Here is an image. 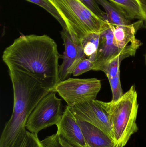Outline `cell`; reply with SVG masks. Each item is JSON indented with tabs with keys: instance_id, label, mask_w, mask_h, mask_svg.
<instances>
[{
	"instance_id": "6da1fadb",
	"label": "cell",
	"mask_w": 146,
	"mask_h": 147,
	"mask_svg": "<svg viewBox=\"0 0 146 147\" xmlns=\"http://www.w3.org/2000/svg\"><path fill=\"white\" fill-rule=\"evenodd\" d=\"M58 52L55 41L48 35H22L6 48L2 60L9 70L25 72L52 91L59 82Z\"/></svg>"
},
{
	"instance_id": "7a4b0ae2",
	"label": "cell",
	"mask_w": 146,
	"mask_h": 147,
	"mask_svg": "<svg viewBox=\"0 0 146 147\" xmlns=\"http://www.w3.org/2000/svg\"><path fill=\"white\" fill-rule=\"evenodd\" d=\"M9 73L13 85V107L3 133L10 140L19 141L26 136L27 123L33 111L51 91L27 74L14 70H9Z\"/></svg>"
},
{
	"instance_id": "3957f363",
	"label": "cell",
	"mask_w": 146,
	"mask_h": 147,
	"mask_svg": "<svg viewBox=\"0 0 146 147\" xmlns=\"http://www.w3.org/2000/svg\"><path fill=\"white\" fill-rule=\"evenodd\" d=\"M99 102L109 117L116 146H125L139 130L136 118L139 105L135 86H132L117 101Z\"/></svg>"
},
{
	"instance_id": "277c9868",
	"label": "cell",
	"mask_w": 146,
	"mask_h": 147,
	"mask_svg": "<svg viewBox=\"0 0 146 147\" xmlns=\"http://www.w3.org/2000/svg\"><path fill=\"white\" fill-rule=\"evenodd\" d=\"M63 19L74 43L81 45L91 33H100L107 22L100 19L79 0H51Z\"/></svg>"
},
{
	"instance_id": "5b68a950",
	"label": "cell",
	"mask_w": 146,
	"mask_h": 147,
	"mask_svg": "<svg viewBox=\"0 0 146 147\" xmlns=\"http://www.w3.org/2000/svg\"><path fill=\"white\" fill-rule=\"evenodd\" d=\"M56 92H50L37 105L27 120L26 128L38 134L41 130L56 125L62 117V101L57 97Z\"/></svg>"
},
{
	"instance_id": "8992f818",
	"label": "cell",
	"mask_w": 146,
	"mask_h": 147,
	"mask_svg": "<svg viewBox=\"0 0 146 147\" xmlns=\"http://www.w3.org/2000/svg\"><path fill=\"white\" fill-rule=\"evenodd\" d=\"M101 86V80L96 78H69L59 82L52 90L58 93L67 105L71 106L96 99Z\"/></svg>"
},
{
	"instance_id": "52a82bcc",
	"label": "cell",
	"mask_w": 146,
	"mask_h": 147,
	"mask_svg": "<svg viewBox=\"0 0 146 147\" xmlns=\"http://www.w3.org/2000/svg\"><path fill=\"white\" fill-rule=\"evenodd\" d=\"M67 106L77 120L94 125L114 139L112 125L109 115L99 100L95 99Z\"/></svg>"
},
{
	"instance_id": "ba28073f",
	"label": "cell",
	"mask_w": 146,
	"mask_h": 147,
	"mask_svg": "<svg viewBox=\"0 0 146 147\" xmlns=\"http://www.w3.org/2000/svg\"><path fill=\"white\" fill-rule=\"evenodd\" d=\"M143 24V20H139L129 25H111L115 44L128 57L134 56L142 45L135 35Z\"/></svg>"
},
{
	"instance_id": "9c48e42d",
	"label": "cell",
	"mask_w": 146,
	"mask_h": 147,
	"mask_svg": "<svg viewBox=\"0 0 146 147\" xmlns=\"http://www.w3.org/2000/svg\"><path fill=\"white\" fill-rule=\"evenodd\" d=\"M61 35L64 44V51L62 63L59 66V82L68 78L79 63L86 58L83 47L74 43L67 29H63Z\"/></svg>"
},
{
	"instance_id": "30bf717a",
	"label": "cell",
	"mask_w": 146,
	"mask_h": 147,
	"mask_svg": "<svg viewBox=\"0 0 146 147\" xmlns=\"http://www.w3.org/2000/svg\"><path fill=\"white\" fill-rule=\"evenodd\" d=\"M128 57L116 45L111 24L106 22L100 33L99 44L93 70L100 71L105 64L117 57Z\"/></svg>"
},
{
	"instance_id": "8fae6325",
	"label": "cell",
	"mask_w": 146,
	"mask_h": 147,
	"mask_svg": "<svg viewBox=\"0 0 146 147\" xmlns=\"http://www.w3.org/2000/svg\"><path fill=\"white\" fill-rule=\"evenodd\" d=\"M56 126L57 133L69 144L75 147H88L81 128L67 105Z\"/></svg>"
},
{
	"instance_id": "7c38bea8",
	"label": "cell",
	"mask_w": 146,
	"mask_h": 147,
	"mask_svg": "<svg viewBox=\"0 0 146 147\" xmlns=\"http://www.w3.org/2000/svg\"><path fill=\"white\" fill-rule=\"evenodd\" d=\"M77 121L88 147H117L114 139L99 128L87 122Z\"/></svg>"
},
{
	"instance_id": "4fadbf2b",
	"label": "cell",
	"mask_w": 146,
	"mask_h": 147,
	"mask_svg": "<svg viewBox=\"0 0 146 147\" xmlns=\"http://www.w3.org/2000/svg\"><path fill=\"white\" fill-rule=\"evenodd\" d=\"M103 7L107 17V22L113 25H127L133 19L121 8L109 0H96Z\"/></svg>"
},
{
	"instance_id": "5bb4252c",
	"label": "cell",
	"mask_w": 146,
	"mask_h": 147,
	"mask_svg": "<svg viewBox=\"0 0 146 147\" xmlns=\"http://www.w3.org/2000/svg\"><path fill=\"white\" fill-rule=\"evenodd\" d=\"M125 10L133 20L137 19L143 21L145 14L139 0H109Z\"/></svg>"
},
{
	"instance_id": "9a60e30c",
	"label": "cell",
	"mask_w": 146,
	"mask_h": 147,
	"mask_svg": "<svg viewBox=\"0 0 146 147\" xmlns=\"http://www.w3.org/2000/svg\"><path fill=\"white\" fill-rule=\"evenodd\" d=\"M100 33H91L86 35L81 42L86 58L94 63L99 44Z\"/></svg>"
},
{
	"instance_id": "2e32d148",
	"label": "cell",
	"mask_w": 146,
	"mask_h": 147,
	"mask_svg": "<svg viewBox=\"0 0 146 147\" xmlns=\"http://www.w3.org/2000/svg\"><path fill=\"white\" fill-rule=\"evenodd\" d=\"M32 3L38 5L43 8L52 16L58 22L63 28V29H67V26L59 12L55 7L49 0H26Z\"/></svg>"
},
{
	"instance_id": "e0dca14e",
	"label": "cell",
	"mask_w": 146,
	"mask_h": 147,
	"mask_svg": "<svg viewBox=\"0 0 146 147\" xmlns=\"http://www.w3.org/2000/svg\"><path fill=\"white\" fill-rule=\"evenodd\" d=\"M124 59L123 57L121 56L117 57L105 64L101 68L100 71L104 72L108 78H114L120 71V64L121 62Z\"/></svg>"
},
{
	"instance_id": "ac0fdd59",
	"label": "cell",
	"mask_w": 146,
	"mask_h": 147,
	"mask_svg": "<svg viewBox=\"0 0 146 147\" xmlns=\"http://www.w3.org/2000/svg\"><path fill=\"white\" fill-rule=\"evenodd\" d=\"M41 142L43 147H75L69 144L57 133Z\"/></svg>"
},
{
	"instance_id": "d6986e66",
	"label": "cell",
	"mask_w": 146,
	"mask_h": 147,
	"mask_svg": "<svg viewBox=\"0 0 146 147\" xmlns=\"http://www.w3.org/2000/svg\"><path fill=\"white\" fill-rule=\"evenodd\" d=\"M111 92L112 93V99L111 101H116L121 98L123 93V90L121 84L120 80V71H119L115 77L108 78Z\"/></svg>"
},
{
	"instance_id": "ffe728a7",
	"label": "cell",
	"mask_w": 146,
	"mask_h": 147,
	"mask_svg": "<svg viewBox=\"0 0 146 147\" xmlns=\"http://www.w3.org/2000/svg\"><path fill=\"white\" fill-rule=\"evenodd\" d=\"M87 7L93 13L104 21L107 22V17L105 12L103 11L99 6L96 0H79Z\"/></svg>"
},
{
	"instance_id": "44dd1931",
	"label": "cell",
	"mask_w": 146,
	"mask_h": 147,
	"mask_svg": "<svg viewBox=\"0 0 146 147\" xmlns=\"http://www.w3.org/2000/svg\"><path fill=\"white\" fill-rule=\"evenodd\" d=\"M93 62L88 59H85L79 63L74 69L72 74L74 77L79 76L87 71L93 70Z\"/></svg>"
},
{
	"instance_id": "7402d4cb",
	"label": "cell",
	"mask_w": 146,
	"mask_h": 147,
	"mask_svg": "<svg viewBox=\"0 0 146 147\" xmlns=\"http://www.w3.org/2000/svg\"><path fill=\"white\" fill-rule=\"evenodd\" d=\"M22 147H43L38 134L27 131L26 137Z\"/></svg>"
},
{
	"instance_id": "603a6c76",
	"label": "cell",
	"mask_w": 146,
	"mask_h": 147,
	"mask_svg": "<svg viewBox=\"0 0 146 147\" xmlns=\"http://www.w3.org/2000/svg\"><path fill=\"white\" fill-rule=\"evenodd\" d=\"M139 1L141 3L142 9H143V11H144L146 17V0H139ZM143 26L146 28V18L145 20L144 21Z\"/></svg>"
},
{
	"instance_id": "cb8c5ba5",
	"label": "cell",
	"mask_w": 146,
	"mask_h": 147,
	"mask_svg": "<svg viewBox=\"0 0 146 147\" xmlns=\"http://www.w3.org/2000/svg\"><path fill=\"white\" fill-rule=\"evenodd\" d=\"M49 1H50V2H51V0H49Z\"/></svg>"
},
{
	"instance_id": "d4e9b609",
	"label": "cell",
	"mask_w": 146,
	"mask_h": 147,
	"mask_svg": "<svg viewBox=\"0 0 146 147\" xmlns=\"http://www.w3.org/2000/svg\"><path fill=\"white\" fill-rule=\"evenodd\" d=\"M145 58H146V57H145Z\"/></svg>"
}]
</instances>
